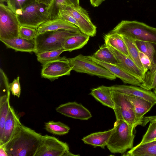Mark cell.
<instances>
[{
	"mask_svg": "<svg viewBox=\"0 0 156 156\" xmlns=\"http://www.w3.org/2000/svg\"><path fill=\"white\" fill-rule=\"evenodd\" d=\"M109 87L111 90L118 91L126 95L141 98L156 104V94L150 90L132 85H115Z\"/></svg>",
	"mask_w": 156,
	"mask_h": 156,
	"instance_id": "cell-15",
	"label": "cell"
},
{
	"mask_svg": "<svg viewBox=\"0 0 156 156\" xmlns=\"http://www.w3.org/2000/svg\"><path fill=\"white\" fill-rule=\"evenodd\" d=\"M154 92L156 94V87L155 89H154Z\"/></svg>",
	"mask_w": 156,
	"mask_h": 156,
	"instance_id": "cell-46",
	"label": "cell"
},
{
	"mask_svg": "<svg viewBox=\"0 0 156 156\" xmlns=\"http://www.w3.org/2000/svg\"><path fill=\"white\" fill-rule=\"evenodd\" d=\"M90 37L82 32H79L66 40L63 46V50L70 52L81 48L87 43Z\"/></svg>",
	"mask_w": 156,
	"mask_h": 156,
	"instance_id": "cell-24",
	"label": "cell"
},
{
	"mask_svg": "<svg viewBox=\"0 0 156 156\" xmlns=\"http://www.w3.org/2000/svg\"><path fill=\"white\" fill-rule=\"evenodd\" d=\"M86 56L89 59L107 69L116 77L120 79L124 83L136 86H140L141 82L120 66L101 61L95 58L92 55Z\"/></svg>",
	"mask_w": 156,
	"mask_h": 156,
	"instance_id": "cell-12",
	"label": "cell"
},
{
	"mask_svg": "<svg viewBox=\"0 0 156 156\" xmlns=\"http://www.w3.org/2000/svg\"><path fill=\"white\" fill-rule=\"evenodd\" d=\"M9 98L4 95L0 98V139L2 136L5 122L10 107Z\"/></svg>",
	"mask_w": 156,
	"mask_h": 156,
	"instance_id": "cell-29",
	"label": "cell"
},
{
	"mask_svg": "<svg viewBox=\"0 0 156 156\" xmlns=\"http://www.w3.org/2000/svg\"><path fill=\"white\" fill-rule=\"evenodd\" d=\"M38 34L37 29L25 26H20L19 36L27 40L35 39Z\"/></svg>",
	"mask_w": 156,
	"mask_h": 156,
	"instance_id": "cell-34",
	"label": "cell"
},
{
	"mask_svg": "<svg viewBox=\"0 0 156 156\" xmlns=\"http://www.w3.org/2000/svg\"><path fill=\"white\" fill-rule=\"evenodd\" d=\"M42 66L41 77L51 81L63 76L69 75L73 70L68 58L64 57H60Z\"/></svg>",
	"mask_w": 156,
	"mask_h": 156,
	"instance_id": "cell-9",
	"label": "cell"
},
{
	"mask_svg": "<svg viewBox=\"0 0 156 156\" xmlns=\"http://www.w3.org/2000/svg\"><path fill=\"white\" fill-rule=\"evenodd\" d=\"M65 51L63 50L49 51L36 54L37 60L42 66L51 61L57 59L60 57V55Z\"/></svg>",
	"mask_w": 156,
	"mask_h": 156,
	"instance_id": "cell-33",
	"label": "cell"
},
{
	"mask_svg": "<svg viewBox=\"0 0 156 156\" xmlns=\"http://www.w3.org/2000/svg\"><path fill=\"white\" fill-rule=\"evenodd\" d=\"M89 94L103 105L113 108V103L109 87L102 85L92 89Z\"/></svg>",
	"mask_w": 156,
	"mask_h": 156,
	"instance_id": "cell-22",
	"label": "cell"
},
{
	"mask_svg": "<svg viewBox=\"0 0 156 156\" xmlns=\"http://www.w3.org/2000/svg\"><path fill=\"white\" fill-rule=\"evenodd\" d=\"M111 92L116 119L123 120L136 127L139 124L133 106L126 95L116 90H111Z\"/></svg>",
	"mask_w": 156,
	"mask_h": 156,
	"instance_id": "cell-8",
	"label": "cell"
},
{
	"mask_svg": "<svg viewBox=\"0 0 156 156\" xmlns=\"http://www.w3.org/2000/svg\"><path fill=\"white\" fill-rule=\"evenodd\" d=\"M122 155L156 156V139L145 143L139 144Z\"/></svg>",
	"mask_w": 156,
	"mask_h": 156,
	"instance_id": "cell-21",
	"label": "cell"
},
{
	"mask_svg": "<svg viewBox=\"0 0 156 156\" xmlns=\"http://www.w3.org/2000/svg\"><path fill=\"white\" fill-rule=\"evenodd\" d=\"M0 40L7 48L14 49L16 51L35 53L36 51L35 39L27 40L19 36L11 39H0Z\"/></svg>",
	"mask_w": 156,
	"mask_h": 156,
	"instance_id": "cell-18",
	"label": "cell"
},
{
	"mask_svg": "<svg viewBox=\"0 0 156 156\" xmlns=\"http://www.w3.org/2000/svg\"><path fill=\"white\" fill-rule=\"evenodd\" d=\"M73 70L80 73L97 76L110 80H114L116 77L107 69L87 58L80 54L71 58H68Z\"/></svg>",
	"mask_w": 156,
	"mask_h": 156,
	"instance_id": "cell-6",
	"label": "cell"
},
{
	"mask_svg": "<svg viewBox=\"0 0 156 156\" xmlns=\"http://www.w3.org/2000/svg\"><path fill=\"white\" fill-rule=\"evenodd\" d=\"M135 42L139 51L146 55L150 59L151 69L154 66L156 61V50L153 43L140 41H135Z\"/></svg>",
	"mask_w": 156,
	"mask_h": 156,
	"instance_id": "cell-28",
	"label": "cell"
},
{
	"mask_svg": "<svg viewBox=\"0 0 156 156\" xmlns=\"http://www.w3.org/2000/svg\"><path fill=\"white\" fill-rule=\"evenodd\" d=\"M91 5L94 7L99 6L103 2L102 0H90Z\"/></svg>",
	"mask_w": 156,
	"mask_h": 156,
	"instance_id": "cell-41",
	"label": "cell"
},
{
	"mask_svg": "<svg viewBox=\"0 0 156 156\" xmlns=\"http://www.w3.org/2000/svg\"><path fill=\"white\" fill-rule=\"evenodd\" d=\"M43 136L22 124L4 146L8 156H35Z\"/></svg>",
	"mask_w": 156,
	"mask_h": 156,
	"instance_id": "cell-1",
	"label": "cell"
},
{
	"mask_svg": "<svg viewBox=\"0 0 156 156\" xmlns=\"http://www.w3.org/2000/svg\"><path fill=\"white\" fill-rule=\"evenodd\" d=\"M92 56L96 59L107 63L118 64L115 56L105 44L101 46Z\"/></svg>",
	"mask_w": 156,
	"mask_h": 156,
	"instance_id": "cell-26",
	"label": "cell"
},
{
	"mask_svg": "<svg viewBox=\"0 0 156 156\" xmlns=\"http://www.w3.org/2000/svg\"><path fill=\"white\" fill-rule=\"evenodd\" d=\"M68 150L69 147L67 143L55 137L46 135L43 136L35 156H63Z\"/></svg>",
	"mask_w": 156,
	"mask_h": 156,
	"instance_id": "cell-10",
	"label": "cell"
},
{
	"mask_svg": "<svg viewBox=\"0 0 156 156\" xmlns=\"http://www.w3.org/2000/svg\"><path fill=\"white\" fill-rule=\"evenodd\" d=\"M35 1L40 3L49 5L51 3L52 0H35Z\"/></svg>",
	"mask_w": 156,
	"mask_h": 156,
	"instance_id": "cell-43",
	"label": "cell"
},
{
	"mask_svg": "<svg viewBox=\"0 0 156 156\" xmlns=\"http://www.w3.org/2000/svg\"><path fill=\"white\" fill-rule=\"evenodd\" d=\"M66 30L76 32H81L76 25L60 18L49 20L41 24L37 28L38 34L48 31Z\"/></svg>",
	"mask_w": 156,
	"mask_h": 156,
	"instance_id": "cell-19",
	"label": "cell"
},
{
	"mask_svg": "<svg viewBox=\"0 0 156 156\" xmlns=\"http://www.w3.org/2000/svg\"><path fill=\"white\" fill-rule=\"evenodd\" d=\"M79 32L60 29L38 34L35 39V53L36 54L47 51L63 50V46L66 40Z\"/></svg>",
	"mask_w": 156,
	"mask_h": 156,
	"instance_id": "cell-4",
	"label": "cell"
},
{
	"mask_svg": "<svg viewBox=\"0 0 156 156\" xmlns=\"http://www.w3.org/2000/svg\"><path fill=\"white\" fill-rule=\"evenodd\" d=\"M0 156H8L3 144L0 145Z\"/></svg>",
	"mask_w": 156,
	"mask_h": 156,
	"instance_id": "cell-42",
	"label": "cell"
},
{
	"mask_svg": "<svg viewBox=\"0 0 156 156\" xmlns=\"http://www.w3.org/2000/svg\"><path fill=\"white\" fill-rule=\"evenodd\" d=\"M7 0H0L1 2H6Z\"/></svg>",
	"mask_w": 156,
	"mask_h": 156,
	"instance_id": "cell-45",
	"label": "cell"
},
{
	"mask_svg": "<svg viewBox=\"0 0 156 156\" xmlns=\"http://www.w3.org/2000/svg\"><path fill=\"white\" fill-rule=\"evenodd\" d=\"M114 127L115 130L111 135L106 146L110 152L123 155L133 147L135 127L122 120H116Z\"/></svg>",
	"mask_w": 156,
	"mask_h": 156,
	"instance_id": "cell-2",
	"label": "cell"
},
{
	"mask_svg": "<svg viewBox=\"0 0 156 156\" xmlns=\"http://www.w3.org/2000/svg\"><path fill=\"white\" fill-rule=\"evenodd\" d=\"M0 89L3 92H5L6 94L10 97V89L8 79L3 70L1 68L0 69Z\"/></svg>",
	"mask_w": 156,
	"mask_h": 156,
	"instance_id": "cell-36",
	"label": "cell"
},
{
	"mask_svg": "<svg viewBox=\"0 0 156 156\" xmlns=\"http://www.w3.org/2000/svg\"><path fill=\"white\" fill-rule=\"evenodd\" d=\"M126 45L130 58L145 74L144 68L140 61L138 50L135 40L121 35Z\"/></svg>",
	"mask_w": 156,
	"mask_h": 156,
	"instance_id": "cell-25",
	"label": "cell"
},
{
	"mask_svg": "<svg viewBox=\"0 0 156 156\" xmlns=\"http://www.w3.org/2000/svg\"><path fill=\"white\" fill-rule=\"evenodd\" d=\"M48 5L36 1L15 12L20 26L37 29L43 23L49 20Z\"/></svg>",
	"mask_w": 156,
	"mask_h": 156,
	"instance_id": "cell-5",
	"label": "cell"
},
{
	"mask_svg": "<svg viewBox=\"0 0 156 156\" xmlns=\"http://www.w3.org/2000/svg\"><path fill=\"white\" fill-rule=\"evenodd\" d=\"M125 95L133 106L136 119L139 125L145 126L149 121L144 115L155 104L141 98Z\"/></svg>",
	"mask_w": 156,
	"mask_h": 156,
	"instance_id": "cell-14",
	"label": "cell"
},
{
	"mask_svg": "<svg viewBox=\"0 0 156 156\" xmlns=\"http://www.w3.org/2000/svg\"><path fill=\"white\" fill-rule=\"evenodd\" d=\"M104 39L105 44L112 46L129 57L126 45L121 35L110 31L105 35Z\"/></svg>",
	"mask_w": 156,
	"mask_h": 156,
	"instance_id": "cell-23",
	"label": "cell"
},
{
	"mask_svg": "<svg viewBox=\"0 0 156 156\" xmlns=\"http://www.w3.org/2000/svg\"><path fill=\"white\" fill-rule=\"evenodd\" d=\"M69 5H72L76 7L80 6L79 0H67Z\"/></svg>",
	"mask_w": 156,
	"mask_h": 156,
	"instance_id": "cell-40",
	"label": "cell"
},
{
	"mask_svg": "<svg viewBox=\"0 0 156 156\" xmlns=\"http://www.w3.org/2000/svg\"><path fill=\"white\" fill-rule=\"evenodd\" d=\"M35 0H7L8 6L15 13L18 10L22 9L35 1Z\"/></svg>",
	"mask_w": 156,
	"mask_h": 156,
	"instance_id": "cell-35",
	"label": "cell"
},
{
	"mask_svg": "<svg viewBox=\"0 0 156 156\" xmlns=\"http://www.w3.org/2000/svg\"><path fill=\"white\" fill-rule=\"evenodd\" d=\"M150 122L147 131L143 136L140 144L148 142L156 139V115L145 117Z\"/></svg>",
	"mask_w": 156,
	"mask_h": 156,
	"instance_id": "cell-32",
	"label": "cell"
},
{
	"mask_svg": "<svg viewBox=\"0 0 156 156\" xmlns=\"http://www.w3.org/2000/svg\"><path fill=\"white\" fill-rule=\"evenodd\" d=\"M106 45L115 56L118 62L117 65L128 71L142 83L145 75L144 73L138 67L129 57L112 46L108 44Z\"/></svg>",
	"mask_w": 156,
	"mask_h": 156,
	"instance_id": "cell-16",
	"label": "cell"
},
{
	"mask_svg": "<svg viewBox=\"0 0 156 156\" xmlns=\"http://www.w3.org/2000/svg\"><path fill=\"white\" fill-rule=\"evenodd\" d=\"M13 108L10 106L5 122L3 135L0 139V145L9 141L16 134L21 125Z\"/></svg>",
	"mask_w": 156,
	"mask_h": 156,
	"instance_id": "cell-17",
	"label": "cell"
},
{
	"mask_svg": "<svg viewBox=\"0 0 156 156\" xmlns=\"http://www.w3.org/2000/svg\"></svg>",
	"mask_w": 156,
	"mask_h": 156,
	"instance_id": "cell-48",
	"label": "cell"
},
{
	"mask_svg": "<svg viewBox=\"0 0 156 156\" xmlns=\"http://www.w3.org/2000/svg\"><path fill=\"white\" fill-rule=\"evenodd\" d=\"M79 154L76 155L73 154L69 151V150L67 151H66L63 156H80Z\"/></svg>",
	"mask_w": 156,
	"mask_h": 156,
	"instance_id": "cell-44",
	"label": "cell"
},
{
	"mask_svg": "<svg viewBox=\"0 0 156 156\" xmlns=\"http://www.w3.org/2000/svg\"><path fill=\"white\" fill-rule=\"evenodd\" d=\"M139 57L141 62L144 68L145 73L151 69V62L147 56L139 51Z\"/></svg>",
	"mask_w": 156,
	"mask_h": 156,
	"instance_id": "cell-38",
	"label": "cell"
},
{
	"mask_svg": "<svg viewBox=\"0 0 156 156\" xmlns=\"http://www.w3.org/2000/svg\"><path fill=\"white\" fill-rule=\"evenodd\" d=\"M56 110L66 116L81 120H87L92 116L88 110L76 102L61 104L56 108Z\"/></svg>",
	"mask_w": 156,
	"mask_h": 156,
	"instance_id": "cell-13",
	"label": "cell"
},
{
	"mask_svg": "<svg viewBox=\"0 0 156 156\" xmlns=\"http://www.w3.org/2000/svg\"><path fill=\"white\" fill-rule=\"evenodd\" d=\"M111 32L135 41L149 42L156 45V28L143 23L122 20Z\"/></svg>",
	"mask_w": 156,
	"mask_h": 156,
	"instance_id": "cell-3",
	"label": "cell"
},
{
	"mask_svg": "<svg viewBox=\"0 0 156 156\" xmlns=\"http://www.w3.org/2000/svg\"><path fill=\"white\" fill-rule=\"evenodd\" d=\"M103 1L104 0H102Z\"/></svg>",
	"mask_w": 156,
	"mask_h": 156,
	"instance_id": "cell-47",
	"label": "cell"
},
{
	"mask_svg": "<svg viewBox=\"0 0 156 156\" xmlns=\"http://www.w3.org/2000/svg\"><path fill=\"white\" fill-rule=\"evenodd\" d=\"M45 129L48 132L58 135H63L68 133L70 128L60 122L51 121L45 123Z\"/></svg>",
	"mask_w": 156,
	"mask_h": 156,
	"instance_id": "cell-30",
	"label": "cell"
},
{
	"mask_svg": "<svg viewBox=\"0 0 156 156\" xmlns=\"http://www.w3.org/2000/svg\"><path fill=\"white\" fill-rule=\"evenodd\" d=\"M115 130V127H114L107 131L93 133L83 137L82 140L85 144L104 149Z\"/></svg>",
	"mask_w": 156,
	"mask_h": 156,
	"instance_id": "cell-20",
	"label": "cell"
},
{
	"mask_svg": "<svg viewBox=\"0 0 156 156\" xmlns=\"http://www.w3.org/2000/svg\"><path fill=\"white\" fill-rule=\"evenodd\" d=\"M20 25L16 13L8 5L0 3V39L19 37Z\"/></svg>",
	"mask_w": 156,
	"mask_h": 156,
	"instance_id": "cell-7",
	"label": "cell"
},
{
	"mask_svg": "<svg viewBox=\"0 0 156 156\" xmlns=\"http://www.w3.org/2000/svg\"><path fill=\"white\" fill-rule=\"evenodd\" d=\"M68 5L67 0H52L48 9L49 20L59 18L62 11Z\"/></svg>",
	"mask_w": 156,
	"mask_h": 156,
	"instance_id": "cell-27",
	"label": "cell"
},
{
	"mask_svg": "<svg viewBox=\"0 0 156 156\" xmlns=\"http://www.w3.org/2000/svg\"><path fill=\"white\" fill-rule=\"evenodd\" d=\"M59 18L70 23L78 27V25L75 19L69 12L64 10L61 12Z\"/></svg>",
	"mask_w": 156,
	"mask_h": 156,
	"instance_id": "cell-39",
	"label": "cell"
},
{
	"mask_svg": "<svg viewBox=\"0 0 156 156\" xmlns=\"http://www.w3.org/2000/svg\"><path fill=\"white\" fill-rule=\"evenodd\" d=\"M140 87L150 90L156 87V61L154 66L145 74Z\"/></svg>",
	"mask_w": 156,
	"mask_h": 156,
	"instance_id": "cell-31",
	"label": "cell"
},
{
	"mask_svg": "<svg viewBox=\"0 0 156 156\" xmlns=\"http://www.w3.org/2000/svg\"><path fill=\"white\" fill-rule=\"evenodd\" d=\"M64 10L69 13L75 19L78 28L83 33L91 37L96 35L97 27L91 21L86 10L80 6L76 7L69 5Z\"/></svg>",
	"mask_w": 156,
	"mask_h": 156,
	"instance_id": "cell-11",
	"label": "cell"
},
{
	"mask_svg": "<svg viewBox=\"0 0 156 156\" xmlns=\"http://www.w3.org/2000/svg\"><path fill=\"white\" fill-rule=\"evenodd\" d=\"M19 79L20 77L18 76L12 83H9V88L12 94L18 98L20 97L21 93Z\"/></svg>",
	"mask_w": 156,
	"mask_h": 156,
	"instance_id": "cell-37",
	"label": "cell"
}]
</instances>
